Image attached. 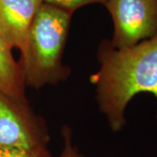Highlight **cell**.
Wrapping results in <instances>:
<instances>
[{
  "label": "cell",
  "mask_w": 157,
  "mask_h": 157,
  "mask_svg": "<svg viewBox=\"0 0 157 157\" xmlns=\"http://www.w3.org/2000/svg\"><path fill=\"white\" fill-rule=\"evenodd\" d=\"M0 157H53L48 148L21 149L11 147H0Z\"/></svg>",
  "instance_id": "cell-7"
},
{
  "label": "cell",
  "mask_w": 157,
  "mask_h": 157,
  "mask_svg": "<svg viewBox=\"0 0 157 157\" xmlns=\"http://www.w3.org/2000/svg\"><path fill=\"white\" fill-rule=\"evenodd\" d=\"M63 146L58 157H86L74 145L73 140V132L68 126H63L61 129Z\"/></svg>",
  "instance_id": "cell-9"
},
{
  "label": "cell",
  "mask_w": 157,
  "mask_h": 157,
  "mask_svg": "<svg viewBox=\"0 0 157 157\" xmlns=\"http://www.w3.org/2000/svg\"><path fill=\"white\" fill-rule=\"evenodd\" d=\"M49 140L44 118L34 112L28 101L0 91V147L40 149L46 148Z\"/></svg>",
  "instance_id": "cell-3"
},
{
  "label": "cell",
  "mask_w": 157,
  "mask_h": 157,
  "mask_svg": "<svg viewBox=\"0 0 157 157\" xmlns=\"http://www.w3.org/2000/svg\"><path fill=\"white\" fill-rule=\"evenodd\" d=\"M107 0H43L44 3L59 7L62 10L73 13L76 10L86 6L100 4L105 6Z\"/></svg>",
  "instance_id": "cell-8"
},
{
  "label": "cell",
  "mask_w": 157,
  "mask_h": 157,
  "mask_svg": "<svg viewBox=\"0 0 157 157\" xmlns=\"http://www.w3.org/2000/svg\"><path fill=\"white\" fill-rule=\"evenodd\" d=\"M43 0H0V33L22 52L31 24Z\"/></svg>",
  "instance_id": "cell-5"
},
{
  "label": "cell",
  "mask_w": 157,
  "mask_h": 157,
  "mask_svg": "<svg viewBox=\"0 0 157 157\" xmlns=\"http://www.w3.org/2000/svg\"><path fill=\"white\" fill-rule=\"evenodd\" d=\"M113 25L112 39L117 49L128 48L157 34V0H107Z\"/></svg>",
  "instance_id": "cell-4"
},
{
  "label": "cell",
  "mask_w": 157,
  "mask_h": 157,
  "mask_svg": "<svg viewBox=\"0 0 157 157\" xmlns=\"http://www.w3.org/2000/svg\"><path fill=\"white\" fill-rule=\"evenodd\" d=\"M73 13L46 3L39 6L18 60L25 86L40 89L65 81L71 69L62 62Z\"/></svg>",
  "instance_id": "cell-2"
},
{
  "label": "cell",
  "mask_w": 157,
  "mask_h": 157,
  "mask_svg": "<svg viewBox=\"0 0 157 157\" xmlns=\"http://www.w3.org/2000/svg\"><path fill=\"white\" fill-rule=\"evenodd\" d=\"M99 69L90 76L96 100L112 131H121L127 123L126 108L140 93L157 98V34L128 48L117 49L108 39L97 51Z\"/></svg>",
  "instance_id": "cell-1"
},
{
  "label": "cell",
  "mask_w": 157,
  "mask_h": 157,
  "mask_svg": "<svg viewBox=\"0 0 157 157\" xmlns=\"http://www.w3.org/2000/svg\"><path fill=\"white\" fill-rule=\"evenodd\" d=\"M22 67L0 33V91L18 100L27 101Z\"/></svg>",
  "instance_id": "cell-6"
}]
</instances>
